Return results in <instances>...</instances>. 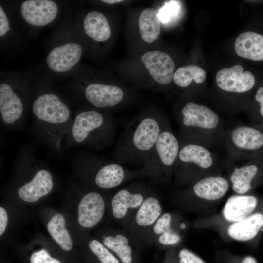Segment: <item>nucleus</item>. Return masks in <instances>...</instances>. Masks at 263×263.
Listing matches in <instances>:
<instances>
[{"label": "nucleus", "mask_w": 263, "mask_h": 263, "mask_svg": "<svg viewBox=\"0 0 263 263\" xmlns=\"http://www.w3.org/2000/svg\"><path fill=\"white\" fill-rule=\"evenodd\" d=\"M34 129L38 136L59 155L62 144L70 129L73 118L69 107L52 93L39 95L32 104Z\"/></svg>", "instance_id": "obj_1"}, {"label": "nucleus", "mask_w": 263, "mask_h": 263, "mask_svg": "<svg viewBox=\"0 0 263 263\" xmlns=\"http://www.w3.org/2000/svg\"><path fill=\"white\" fill-rule=\"evenodd\" d=\"M166 127L163 119L154 116H143L132 119L115 146L113 158L119 164L143 166Z\"/></svg>", "instance_id": "obj_2"}, {"label": "nucleus", "mask_w": 263, "mask_h": 263, "mask_svg": "<svg viewBox=\"0 0 263 263\" xmlns=\"http://www.w3.org/2000/svg\"><path fill=\"white\" fill-rule=\"evenodd\" d=\"M114 125L108 115L95 110H84L73 118L64 140L65 150L75 146L100 150L113 140Z\"/></svg>", "instance_id": "obj_3"}, {"label": "nucleus", "mask_w": 263, "mask_h": 263, "mask_svg": "<svg viewBox=\"0 0 263 263\" xmlns=\"http://www.w3.org/2000/svg\"><path fill=\"white\" fill-rule=\"evenodd\" d=\"M76 166L91 174L94 185L103 189L120 186L127 175L119 163L87 151L80 152L75 158Z\"/></svg>", "instance_id": "obj_4"}, {"label": "nucleus", "mask_w": 263, "mask_h": 263, "mask_svg": "<svg viewBox=\"0 0 263 263\" xmlns=\"http://www.w3.org/2000/svg\"><path fill=\"white\" fill-rule=\"evenodd\" d=\"M180 149L175 136L166 128L160 134L143 166V174L158 180L167 169L174 165Z\"/></svg>", "instance_id": "obj_5"}, {"label": "nucleus", "mask_w": 263, "mask_h": 263, "mask_svg": "<svg viewBox=\"0 0 263 263\" xmlns=\"http://www.w3.org/2000/svg\"><path fill=\"white\" fill-rule=\"evenodd\" d=\"M23 98L10 84L0 85V113L1 123L6 127L21 130L25 120Z\"/></svg>", "instance_id": "obj_6"}, {"label": "nucleus", "mask_w": 263, "mask_h": 263, "mask_svg": "<svg viewBox=\"0 0 263 263\" xmlns=\"http://www.w3.org/2000/svg\"><path fill=\"white\" fill-rule=\"evenodd\" d=\"M162 212L159 199L154 196H146L133 217L128 223L127 226L130 229L126 232L133 242L139 234L140 237L143 233H149L151 237L152 227Z\"/></svg>", "instance_id": "obj_7"}, {"label": "nucleus", "mask_w": 263, "mask_h": 263, "mask_svg": "<svg viewBox=\"0 0 263 263\" xmlns=\"http://www.w3.org/2000/svg\"><path fill=\"white\" fill-rule=\"evenodd\" d=\"M216 81L218 86L224 91L244 93L254 87L256 79L251 72L244 71L242 66L236 64L231 68H223L218 71Z\"/></svg>", "instance_id": "obj_8"}, {"label": "nucleus", "mask_w": 263, "mask_h": 263, "mask_svg": "<svg viewBox=\"0 0 263 263\" xmlns=\"http://www.w3.org/2000/svg\"><path fill=\"white\" fill-rule=\"evenodd\" d=\"M146 195L140 190L129 188L117 191L111 202L112 214L119 222L128 223L133 217Z\"/></svg>", "instance_id": "obj_9"}, {"label": "nucleus", "mask_w": 263, "mask_h": 263, "mask_svg": "<svg viewBox=\"0 0 263 263\" xmlns=\"http://www.w3.org/2000/svg\"><path fill=\"white\" fill-rule=\"evenodd\" d=\"M141 60L157 83L167 84L173 79L175 64L166 53L157 50L148 51L141 56Z\"/></svg>", "instance_id": "obj_10"}, {"label": "nucleus", "mask_w": 263, "mask_h": 263, "mask_svg": "<svg viewBox=\"0 0 263 263\" xmlns=\"http://www.w3.org/2000/svg\"><path fill=\"white\" fill-rule=\"evenodd\" d=\"M58 11L57 6L49 0H28L21 5V13L29 24L43 26L52 22Z\"/></svg>", "instance_id": "obj_11"}, {"label": "nucleus", "mask_w": 263, "mask_h": 263, "mask_svg": "<svg viewBox=\"0 0 263 263\" xmlns=\"http://www.w3.org/2000/svg\"><path fill=\"white\" fill-rule=\"evenodd\" d=\"M105 210L103 197L98 192L91 191L85 194L78 205V221L85 228H92L102 219Z\"/></svg>", "instance_id": "obj_12"}, {"label": "nucleus", "mask_w": 263, "mask_h": 263, "mask_svg": "<svg viewBox=\"0 0 263 263\" xmlns=\"http://www.w3.org/2000/svg\"><path fill=\"white\" fill-rule=\"evenodd\" d=\"M181 123L187 128L213 129L219 124L218 115L209 108L193 102L186 103L181 111Z\"/></svg>", "instance_id": "obj_13"}, {"label": "nucleus", "mask_w": 263, "mask_h": 263, "mask_svg": "<svg viewBox=\"0 0 263 263\" xmlns=\"http://www.w3.org/2000/svg\"><path fill=\"white\" fill-rule=\"evenodd\" d=\"M86 99L94 106L105 108L112 107L123 99L124 92L121 88L113 85L92 83L84 91Z\"/></svg>", "instance_id": "obj_14"}, {"label": "nucleus", "mask_w": 263, "mask_h": 263, "mask_svg": "<svg viewBox=\"0 0 263 263\" xmlns=\"http://www.w3.org/2000/svg\"><path fill=\"white\" fill-rule=\"evenodd\" d=\"M54 188L52 174L47 169L41 168L28 183L21 185L17 190L19 197L27 202H35L49 194Z\"/></svg>", "instance_id": "obj_15"}, {"label": "nucleus", "mask_w": 263, "mask_h": 263, "mask_svg": "<svg viewBox=\"0 0 263 263\" xmlns=\"http://www.w3.org/2000/svg\"><path fill=\"white\" fill-rule=\"evenodd\" d=\"M82 53V48L78 44L66 43L51 50L47 57V64L53 71L67 72L79 62Z\"/></svg>", "instance_id": "obj_16"}, {"label": "nucleus", "mask_w": 263, "mask_h": 263, "mask_svg": "<svg viewBox=\"0 0 263 263\" xmlns=\"http://www.w3.org/2000/svg\"><path fill=\"white\" fill-rule=\"evenodd\" d=\"M259 201L251 195H233L227 200L223 210L222 215L228 222H238L256 212Z\"/></svg>", "instance_id": "obj_17"}, {"label": "nucleus", "mask_w": 263, "mask_h": 263, "mask_svg": "<svg viewBox=\"0 0 263 263\" xmlns=\"http://www.w3.org/2000/svg\"><path fill=\"white\" fill-rule=\"evenodd\" d=\"M263 178V167L256 162L236 167L230 180L233 190L238 194L243 195L250 191Z\"/></svg>", "instance_id": "obj_18"}, {"label": "nucleus", "mask_w": 263, "mask_h": 263, "mask_svg": "<svg viewBox=\"0 0 263 263\" xmlns=\"http://www.w3.org/2000/svg\"><path fill=\"white\" fill-rule=\"evenodd\" d=\"M263 228V213L256 211L244 219L232 223L227 232L232 239L240 242L255 238Z\"/></svg>", "instance_id": "obj_19"}, {"label": "nucleus", "mask_w": 263, "mask_h": 263, "mask_svg": "<svg viewBox=\"0 0 263 263\" xmlns=\"http://www.w3.org/2000/svg\"><path fill=\"white\" fill-rule=\"evenodd\" d=\"M235 50L240 57L253 61H263V34L246 31L236 38Z\"/></svg>", "instance_id": "obj_20"}, {"label": "nucleus", "mask_w": 263, "mask_h": 263, "mask_svg": "<svg viewBox=\"0 0 263 263\" xmlns=\"http://www.w3.org/2000/svg\"><path fill=\"white\" fill-rule=\"evenodd\" d=\"M229 188V182L225 177L210 176L197 181L193 186V191L203 200L213 201L223 197Z\"/></svg>", "instance_id": "obj_21"}, {"label": "nucleus", "mask_w": 263, "mask_h": 263, "mask_svg": "<svg viewBox=\"0 0 263 263\" xmlns=\"http://www.w3.org/2000/svg\"><path fill=\"white\" fill-rule=\"evenodd\" d=\"M230 138L233 145L242 150L256 152L263 149V133L252 127H236L232 131Z\"/></svg>", "instance_id": "obj_22"}, {"label": "nucleus", "mask_w": 263, "mask_h": 263, "mask_svg": "<svg viewBox=\"0 0 263 263\" xmlns=\"http://www.w3.org/2000/svg\"><path fill=\"white\" fill-rule=\"evenodd\" d=\"M151 237L163 245H172L179 243L181 236L173 226V218L169 212L162 214L153 225Z\"/></svg>", "instance_id": "obj_23"}, {"label": "nucleus", "mask_w": 263, "mask_h": 263, "mask_svg": "<svg viewBox=\"0 0 263 263\" xmlns=\"http://www.w3.org/2000/svg\"><path fill=\"white\" fill-rule=\"evenodd\" d=\"M183 164H194L203 169L212 166L213 160L210 152L203 146L188 143L180 149L176 161Z\"/></svg>", "instance_id": "obj_24"}, {"label": "nucleus", "mask_w": 263, "mask_h": 263, "mask_svg": "<svg viewBox=\"0 0 263 263\" xmlns=\"http://www.w3.org/2000/svg\"><path fill=\"white\" fill-rule=\"evenodd\" d=\"M83 27L86 34L95 41H105L111 36L107 19L100 12L93 11L88 13L84 18Z\"/></svg>", "instance_id": "obj_25"}, {"label": "nucleus", "mask_w": 263, "mask_h": 263, "mask_svg": "<svg viewBox=\"0 0 263 263\" xmlns=\"http://www.w3.org/2000/svg\"><path fill=\"white\" fill-rule=\"evenodd\" d=\"M132 241L126 231L119 230L104 237L102 243L116 255L121 263H132Z\"/></svg>", "instance_id": "obj_26"}, {"label": "nucleus", "mask_w": 263, "mask_h": 263, "mask_svg": "<svg viewBox=\"0 0 263 263\" xmlns=\"http://www.w3.org/2000/svg\"><path fill=\"white\" fill-rule=\"evenodd\" d=\"M139 27L144 41L149 43L155 41L161 30L158 11L153 8L143 10L139 18Z\"/></svg>", "instance_id": "obj_27"}, {"label": "nucleus", "mask_w": 263, "mask_h": 263, "mask_svg": "<svg viewBox=\"0 0 263 263\" xmlns=\"http://www.w3.org/2000/svg\"><path fill=\"white\" fill-rule=\"evenodd\" d=\"M47 228L52 239L62 249L65 251L72 249V239L66 228L65 220L62 214H55L49 221Z\"/></svg>", "instance_id": "obj_28"}, {"label": "nucleus", "mask_w": 263, "mask_h": 263, "mask_svg": "<svg viewBox=\"0 0 263 263\" xmlns=\"http://www.w3.org/2000/svg\"><path fill=\"white\" fill-rule=\"evenodd\" d=\"M206 73L201 67L189 65L178 68L174 73V83L181 87L189 86L194 80L196 83H203L206 79Z\"/></svg>", "instance_id": "obj_29"}, {"label": "nucleus", "mask_w": 263, "mask_h": 263, "mask_svg": "<svg viewBox=\"0 0 263 263\" xmlns=\"http://www.w3.org/2000/svg\"><path fill=\"white\" fill-rule=\"evenodd\" d=\"M88 246L90 250L97 257L100 263H119V260L98 240H91Z\"/></svg>", "instance_id": "obj_30"}, {"label": "nucleus", "mask_w": 263, "mask_h": 263, "mask_svg": "<svg viewBox=\"0 0 263 263\" xmlns=\"http://www.w3.org/2000/svg\"><path fill=\"white\" fill-rule=\"evenodd\" d=\"M181 11L180 2L177 0H170L164 3L158 10L160 22L166 24L177 18Z\"/></svg>", "instance_id": "obj_31"}, {"label": "nucleus", "mask_w": 263, "mask_h": 263, "mask_svg": "<svg viewBox=\"0 0 263 263\" xmlns=\"http://www.w3.org/2000/svg\"><path fill=\"white\" fill-rule=\"evenodd\" d=\"M30 263H61L59 260L52 257L44 249L32 253L30 257Z\"/></svg>", "instance_id": "obj_32"}, {"label": "nucleus", "mask_w": 263, "mask_h": 263, "mask_svg": "<svg viewBox=\"0 0 263 263\" xmlns=\"http://www.w3.org/2000/svg\"><path fill=\"white\" fill-rule=\"evenodd\" d=\"M180 263H206L199 256L187 249H181L178 254Z\"/></svg>", "instance_id": "obj_33"}, {"label": "nucleus", "mask_w": 263, "mask_h": 263, "mask_svg": "<svg viewBox=\"0 0 263 263\" xmlns=\"http://www.w3.org/2000/svg\"><path fill=\"white\" fill-rule=\"evenodd\" d=\"M10 29L8 19L1 6H0V36H4Z\"/></svg>", "instance_id": "obj_34"}, {"label": "nucleus", "mask_w": 263, "mask_h": 263, "mask_svg": "<svg viewBox=\"0 0 263 263\" xmlns=\"http://www.w3.org/2000/svg\"><path fill=\"white\" fill-rule=\"evenodd\" d=\"M8 215L5 209L2 207H0V235L1 236L5 232L7 223Z\"/></svg>", "instance_id": "obj_35"}, {"label": "nucleus", "mask_w": 263, "mask_h": 263, "mask_svg": "<svg viewBox=\"0 0 263 263\" xmlns=\"http://www.w3.org/2000/svg\"><path fill=\"white\" fill-rule=\"evenodd\" d=\"M255 99L259 106V113L263 119V86H260L255 94Z\"/></svg>", "instance_id": "obj_36"}, {"label": "nucleus", "mask_w": 263, "mask_h": 263, "mask_svg": "<svg viewBox=\"0 0 263 263\" xmlns=\"http://www.w3.org/2000/svg\"><path fill=\"white\" fill-rule=\"evenodd\" d=\"M241 263H258L256 259L252 256H246L242 261Z\"/></svg>", "instance_id": "obj_37"}, {"label": "nucleus", "mask_w": 263, "mask_h": 263, "mask_svg": "<svg viewBox=\"0 0 263 263\" xmlns=\"http://www.w3.org/2000/svg\"><path fill=\"white\" fill-rule=\"evenodd\" d=\"M101 1L104 3H106L107 4H114V3L122 2V1H124V0H101Z\"/></svg>", "instance_id": "obj_38"}]
</instances>
